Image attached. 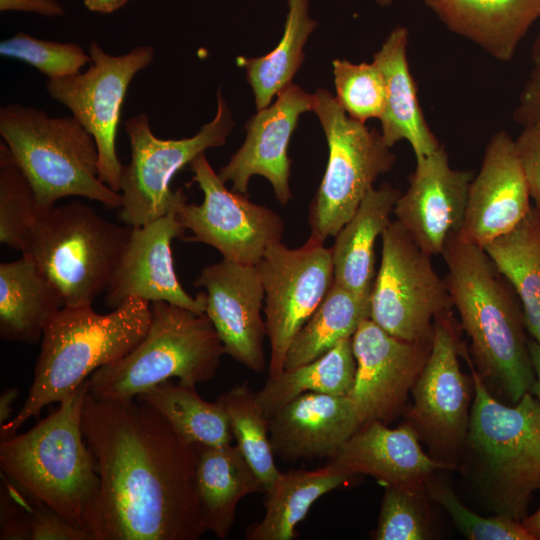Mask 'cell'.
I'll use <instances>...</instances> for the list:
<instances>
[{
  "label": "cell",
  "mask_w": 540,
  "mask_h": 540,
  "mask_svg": "<svg viewBox=\"0 0 540 540\" xmlns=\"http://www.w3.org/2000/svg\"><path fill=\"white\" fill-rule=\"evenodd\" d=\"M81 425L99 479L83 517L91 540H197L205 533L198 445L137 399L88 392Z\"/></svg>",
  "instance_id": "6da1fadb"
},
{
  "label": "cell",
  "mask_w": 540,
  "mask_h": 540,
  "mask_svg": "<svg viewBox=\"0 0 540 540\" xmlns=\"http://www.w3.org/2000/svg\"><path fill=\"white\" fill-rule=\"evenodd\" d=\"M445 280L460 326L471 341L477 372L487 388L516 404L531 392L535 373L522 307L485 249L449 237L442 253Z\"/></svg>",
  "instance_id": "7a4b0ae2"
},
{
  "label": "cell",
  "mask_w": 540,
  "mask_h": 540,
  "mask_svg": "<svg viewBox=\"0 0 540 540\" xmlns=\"http://www.w3.org/2000/svg\"><path fill=\"white\" fill-rule=\"evenodd\" d=\"M151 316V303L140 298H129L106 314L96 313L92 305L60 308L44 328L28 396L17 415L0 426V439L15 435L94 371L130 353L145 336Z\"/></svg>",
  "instance_id": "3957f363"
},
{
  "label": "cell",
  "mask_w": 540,
  "mask_h": 540,
  "mask_svg": "<svg viewBox=\"0 0 540 540\" xmlns=\"http://www.w3.org/2000/svg\"><path fill=\"white\" fill-rule=\"evenodd\" d=\"M474 398L463 448L472 474L495 515L522 522L540 490V405L527 392L511 406L487 388L464 351Z\"/></svg>",
  "instance_id": "277c9868"
},
{
  "label": "cell",
  "mask_w": 540,
  "mask_h": 540,
  "mask_svg": "<svg viewBox=\"0 0 540 540\" xmlns=\"http://www.w3.org/2000/svg\"><path fill=\"white\" fill-rule=\"evenodd\" d=\"M88 390L87 379L59 402L57 410L29 431L0 442L2 474L32 498L82 528L84 513L99 485L81 425Z\"/></svg>",
  "instance_id": "5b68a950"
},
{
  "label": "cell",
  "mask_w": 540,
  "mask_h": 540,
  "mask_svg": "<svg viewBox=\"0 0 540 540\" xmlns=\"http://www.w3.org/2000/svg\"><path fill=\"white\" fill-rule=\"evenodd\" d=\"M0 135L29 179L41 211L68 196L120 208L121 193L99 178L95 139L73 116L51 117L35 107L9 104L0 109Z\"/></svg>",
  "instance_id": "8992f818"
},
{
  "label": "cell",
  "mask_w": 540,
  "mask_h": 540,
  "mask_svg": "<svg viewBox=\"0 0 540 540\" xmlns=\"http://www.w3.org/2000/svg\"><path fill=\"white\" fill-rule=\"evenodd\" d=\"M151 313L139 344L119 361L90 375V395L131 400L171 378L196 386L215 376L226 353L206 313L164 301L152 302Z\"/></svg>",
  "instance_id": "52a82bcc"
},
{
  "label": "cell",
  "mask_w": 540,
  "mask_h": 540,
  "mask_svg": "<svg viewBox=\"0 0 540 540\" xmlns=\"http://www.w3.org/2000/svg\"><path fill=\"white\" fill-rule=\"evenodd\" d=\"M131 231L74 200L40 211L21 253L33 258L64 306H87L106 292Z\"/></svg>",
  "instance_id": "ba28073f"
},
{
  "label": "cell",
  "mask_w": 540,
  "mask_h": 540,
  "mask_svg": "<svg viewBox=\"0 0 540 540\" xmlns=\"http://www.w3.org/2000/svg\"><path fill=\"white\" fill-rule=\"evenodd\" d=\"M312 111L323 128L328 162L310 203L309 240L324 244L351 219L379 176L396 160L381 135L351 118L328 90L313 94Z\"/></svg>",
  "instance_id": "9c48e42d"
},
{
  "label": "cell",
  "mask_w": 540,
  "mask_h": 540,
  "mask_svg": "<svg viewBox=\"0 0 540 540\" xmlns=\"http://www.w3.org/2000/svg\"><path fill=\"white\" fill-rule=\"evenodd\" d=\"M233 126L221 90L217 92L215 117L189 138L160 139L153 134L147 115L130 117L125 130L131 158L122 169L119 219L138 227L176 211L187 197L182 189H171L174 175L207 149L223 146Z\"/></svg>",
  "instance_id": "30bf717a"
},
{
  "label": "cell",
  "mask_w": 540,
  "mask_h": 540,
  "mask_svg": "<svg viewBox=\"0 0 540 540\" xmlns=\"http://www.w3.org/2000/svg\"><path fill=\"white\" fill-rule=\"evenodd\" d=\"M381 238V262L370 293V319L402 340H431L435 317L453 306L445 280L437 274L431 256L397 220Z\"/></svg>",
  "instance_id": "8fae6325"
},
{
  "label": "cell",
  "mask_w": 540,
  "mask_h": 540,
  "mask_svg": "<svg viewBox=\"0 0 540 540\" xmlns=\"http://www.w3.org/2000/svg\"><path fill=\"white\" fill-rule=\"evenodd\" d=\"M154 54L153 46L146 45L111 55L91 42V65L84 73L49 79L46 84L48 94L68 107L95 139L99 178L116 192L121 189L123 169L116 151L121 107L130 82L152 62Z\"/></svg>",
  "instance_id": "7c38bea8"
},
{
  "label": "cell",
  "mask_w": 540,
  "mask_h": 540,
  "mask_svg": "<svg viewBox=\"0 0 540 540\" xmlns=\"http://www.w3.org/2000/svg\"><path fill=\"white\" fill-rule=\"evenodd\" d=\"M458 326L451 310L435 317L431 350L406 412L407 422L430 447L432 456L455 466L470 419L468 379L459 364L465 346Z\"/></svg>",
  "instance_id": "4fadbf2b"
},
{
  "label": "cell",
  "mask_w": 540,
  "mask_h": 540,
  "mask_svg": "<svg viewBox=\"0 0 540 540\" xmlns=\"http://www.w3.org/2000/svg\"><path fill=\"white\" fill-rule=\"evenodd\" d=\"M190 167L203 201L185 202L176 209L179 222L192 233L183 240L207 244L224 259L257 265L272 244L281 242L285 231L282 218L251 202L247 195L227 189L204 153Z\"/></svg>",
  "instance_id": "5bb4252c"
},
{
  "label": "cell",
  "mask_w": 540,
  "mask_h": 540,
  "mask_svg": "<svg viewBox=\"0 0 540 540\" xmlns=\"http://www.w3.org/2000/svg\"><path fill=\"white\" fill-rule=\"evenodd\" d=\"M264 287L269 377L283 371L289 347L334 283L331 248L307 239L290 249L272 244L256 265Z\"/></svg>",
  "instance_id": "9a60e30c"
},
{
  "label": "cell",
  "mask_w": 540,
  "mask_h": 540,
  "mask_svg": "<svg viewBox=\"0 0 540 540\" xmlns=\"http://www.w3.org/2000/svg\"><path fill=\"white\" fill-rule=\"evenodd\" d=\"M431 340L397 338L370 318L352 336L357 370L350 393L361 426L393 420L404 408L431 350Z\"/></svg>",
  "instance_id": "2e32d148"
},
{
  "label": "cell",
  "mask_w": 540,
  "mask_h": 540,
  "mask_svg": "<svg viewBox=\"0 0 540 540\" xmlns=\"http://www.w3.org/2000/svg\"><path fill=\"white\" fill-rule=\"evenodd\" d=\"M194 286L205 289V313L225 353L249 370L263 372L267 335L261 310L265 293L257 266L223 258L204 267Z\"/></svg>",
  "instance_id": "e0dca14e"
},
{
  "label": "cell",
  "mask_w": 540,
  "mask_h": 540,
  "mask_svg": "<svg viewBox=\"0 0 540 540\" xmlns=\"http://www.w3.org/2000/svg\"><path fill=\"white\" fill-rule=\"evenodd\" d=\"M473 177V171L451 167L442 145L416 160L393 214L427 255H442L449 237L459 233Z\"/></svg>",
  "instance_id": "ac0fdd59"
},
{
  "label": "cell",
  "mask_w": 540,
  "mask_h": 540,
  "mask_svg": "<svg viewBox=\"0 0 540 540\" xmlns=\"http://www.w3.org/2000/svg\"><path fill=\"white\" fill-rule=\"evenodd\" d=\"M185 228L176 211L148 224L132 227L125 249L105 292V302L116 308L129 298L150 303L164 301L205 313L206 294L189 295L174 268L171 243L183 239Z\"/></svg>",
  "instance_id": "d6986e66"
},
{
  "label": "cell",
  "mask_w": 540,
  "mask_h": 540,
  "mask_svg": "<svg viewBox=\"0 0 540 540\" xmlns=\"http://www.w3.org/2000/svg\"><path fill=\"white\" fill-rule=\"evenodd\" d=\"M514 139L505 130L489 139L479 172L470 183L462 227L458 235L484 248L511 232L532 205Z\"/></svg>",
  "instance_id": "ffe728a7"
},
{
  "label": "cell",
  "mask_w": 540,
  "mask_h": 540,
  "mask_svg": "<svg viewBox=\"0 0 540 540\" xmlns=\"http://www.w3.org/2000/svg\"><path fill=\"white\" fill-rule=\"evenodd\" d=\"M313 94L290 84L270 106L257 110L245 125L246 137L218 175L232 190L248 194L250 178L263 176L272 185L276 199L286 205L292 199L289 186L291 160L288 145L301 114L312 111Z\"/></svg>",
  "instance_id": "44dd1931"
},
{
  "label": "cell",
  "mask_w": 540,
  "mask_h": 540,
  "mask_svg": "<svg viewBox=\"0 0 540 540\" xmlns=\"http://www.w3.org/2000/svg\"><path fill=\"white\" fill-rule=\"evenodd\" d=\"M415 429L408 423L391 429L374 421L362 425L335 453L326 467L348 477L364 474L385 487L426 497L434 474L457 466L426 454Z\"/></svg>",
  "instance_id": "7402d4cb"
},
{
  "label": "cell",
  "mask_w": 540,
  "mask_h": 540,
  "mask_svg": "<svg viewBox=\"0 0 540 540\" xmlns=\"http://www.w3.org/2000/svg\"><path fill=\"white\" fill-rule=\"evenodd\" d=\"M361 427L350 396L304 393L269 419L274 454L283 460L333 457Z\"/></svg>",
  "instance_id": "603a6c76"
},
{
  "label": "cell",
  "mask_w": 540,
  "mask_h": 540,
  "mask_svg": "<svg viewBox=\"0 0 540 540\" xmlns=\"http://www.w3.org/2000/svg\"><path fill=\"white\" fill-rule=\"evenodd\" d=\"M451 32L499 61H510L533 23L540 0H421Z\"/></svg>",
  "instance_id": "cb8c5ba5"
},
{
  "label": "cell",
  "mask_w": 540,
  "mask_h": 540,
  "mask_svg": "<svg viewBox=\"0 0 540 540\" xmlns=\"http://www.w3.org/2000/svg\"><path fill=\"white\" fill-rule=\"evenodd\" d=\"M408 42V29L395 27L373 55V62L384 76L387 91L385 109L379 119L381 135L390 148L406 140L419 160L436 151L441 144L429 128L419 104L416 82L407 58Z\"/></svg>",
  "instance_id": "d4e9b609"
},
{
  "label": "cell",
  "mask_w": 540,
  "mask_h": 540,
  "mask_svg": "<svg viewBox=\"0 0 540 540\" xmlns=\"http://www.w3.org/2000/svg\"><path fill=\"white\" fill-rule=\"evenodd\" d=\"M401 192L388 183L373 188L331 247L334 283L360 294L371 293L375 279V243L391 223Z\"/></svg>",
  "instance_id": "484cf974"
},
{
  "label": "cell",
  "mask_w": 540,
  "mask_h": 540,
  "mask_svg": "<svg viewBox=\"0 0 540 540\" xmlns=\"http://www.w3.org/2000/svg\"><path fill=\"white\" fill-rule=\"evenodd\" d=\"M197 490L205 532L226 538L245 496L265 491L237 445H198Z\"/></svg>",
  "instance_id": "4316f807"
},
{
  "label": "cell",
  "mask_w": 540,
  "mask_h": 540,
  "mask_svg": "<svg viewBox=\"0 0 540 540\" xmlns=\"http://www.w3.org/2000/svg\"><path fill=\"white\" fill-rule=\"evenodd\" d=\"M21 254L17 260L0 264V336L6 341L33 345L64 305L33 258Z\"/></svg>",
  "instance_id": "83f0119b"
},
{
  "label": "cell",
  "mask_w": 540,
  "mask_h": 540,
  "mask_svg": "<svg viewBox=\"0 0 540 540\" xmlns=\"http://www.w3.org/2000/svg\"><path fill=\"white\" fill-rule=\"evenodd\" d=\"M484 249L518 296L530 338L540 343V207Z\"/></svg>",
  "instance_id": "f1b7e54d"
},
{
  "label": "cell",
  "mask_w": 540,
  "mask_h": 540,
  "mask_svg": "<svg viewBox=\"0 0 540 540\" xmlns=\"http://www.w3.org/2000/svg\"><path fill=\"white\" fill-rule=\"evenodd\" d=\"M348 476L330 471L326 466L316 470L280 472L273 486L266 490L265 514L248 528V540H290L296 537V526L323 495L342 486Z\"/></svg>",
  "instance_id": "f546056e"
},
{
  "label": "cell",
  "mask_w": 540,
  "mask_h": 540,
  "mask_svg": "<svg viewBox=\"0 0 540 540\" xmlns=\"http://www.w3.org/2000/svg\"><path fill=\"white\" fill-rule=\"evenodd\" d=\"M136 399L156 410L185 441L203 446H223L234 440L227 411L218 398L204 400L194 385L161 382Z\"/></svg>",
  "instance_id": "4dcf8cb0"
},
{
  "label": "cell",
  "mask_w": 540,
  "mask_h": 540,
  "mask_svg": "<svg viewBox=\"0 0 540 540\" xmlns=\"http://www.w3.org/2000/svg\"><path fill=\"white\" fill-rule=\"evenodd\" d=\"M357 364L352 338L340 341L332 349L278 377H268L257 399L270 419L278 410L304 393L349 396L355 384Z\"/></svg>",
  "instance_id": "1f68e13d"
},
{
  "label": "cell",
  "mask_w": 540,
  "mask_h": 540,
  "mask_svg": "<svg viewBox=\"0 0 540 540\" xmlns=\"http://www.w3.org/2000/svg\"><path fill=\"white\" fill-rule=\"evenodd\" d=\"M370 318V293L360 294L336 283L293 339L284 370L320 357L340 341L352 338Z\"/></svg>",
  "instance_id": "d6a6232c"
},
{
  "label": "cell",
  "mask_w": 540,
  "mask_h": 540,
  "mask_svg": "<svg viewBox=\"0 0 540 540\" xmlns=\"http://www.w3.org/2000/svg\"><path fill=\"white\" fill-rule=\"evenodd\" d=\"M283 35L277 46L261 57H241L257 110L269 106L274 96L292 83L304 60V46L317 26L309 13L310 0H287Z\"/></svg>",
  "instance_id": "836d02e7"
},
{
  "label": "cell",
  "mask_w": 540,
  "mask_h": 540,
  "mask_svg": "<svg viewBox=\"0 0 540 540\" xmlns=\"http://www.w3.org/2000/svg\"><path fill=\"white\" fill-rule=\"evenodd\" d=\"M219 399L229 416L236 445L262 481L264 490L270 489L280 471L273 457L269 418L265 415L256 392H253L245 381L222 394Z\"/></svg>",
  "instance_id": "e575fe53"
},
{
  "label": "cell",
  "mask_w": 540,
  "mask_h": 540,
  "mask_svg": "<svg viewBox=\"0 0 540 540\" xmlns=\"http://www.w3.org/2000/svg\"><path fill=\"white\" fill-rule=\"evenodd\" d=\"M41 208L10 149L0 141V242L22 252Z\"/></svg>",
  "instance_id": "d590c367"
},
{
  "label": "cell",
  "mask_w": 540,
  "mask_h": 540,
  "mask_svg": "<svg viewBox=\"0 0 540 540\" xmlns=\"http://www.w3.org/2000/svg\"><path fill=\"white\" fill-rule=\"evenodd\" d=\"M336 99L353 119L365 123L380 119L386 105V83L378 66L352 63L346 59L332 61Z\"/></svg>",
  "instance_id": "8d00e7d4"
},
{
  "label": "cell",
  "mask_w": 540,
  "mask_h": 540,
  "mask_svg": "<svg viewBox=\"0 0 540 540\" xmlns=\"http://www.w3.org/2000/svg\"><path fill=\"white\" fill-rule=\"evenodd\" d=\"M426 497L442 506L469 540H535L522 522L495 515L484 517L467 508L445 482L430 479Z\"/></svg>",
  "instance_id": "74e56055"
},
{
  "label": "cell",
  "mask_w": 540,
  "mask_h": 540,
  "mask_svg": "<svg viewBox=\"0 0 540 540\" xmlns=\"http://www.w3.org/2000/svg\"><path fill=\"white\" fill-rule=\"evenodd\" d=\"M0 54L30 64L49 79L80 73L91 61L76 43L41 40L23 32L1 41Z\"/></svg>",
  "instance_id": "f35d334b"
},
{
  "label": "cell",
  "mask_w": 540,
  "mask_h": 540,
  "mask_svg": "<svg viewBox=\"0 0 540 540\" xmlns=\"http://www.w3.org/2000/svg\"><path fill=\"white\" fill-rule=\"evenodd\" d=\"M425 496L386 487L375 540H424L429 536L422 501Z\"/></svg>",
  "instance_id": "ab89813d"
},
{
  "label": "cell",
  "mask_w": 540,
  "mask_h": 540,
  "mask_svg": "<svg viewBox=\"0 0 540 540\" xmlns=\"http://www.w3.org/2000/svg\"><path fill=\"white\" fill-rule=\"evenodd\" d=\"M29 498V540H91L89 533L62 518L53 510Z\"/></svg>",
  "instance_id": "60d3db41"
},
{
  "label": "cell",
  "mask_w": 540,
  "mask_h": 540,
  "mask_svg": "<svg viewBox=\"0 0 540 540\" xmlns=\"http://www.w3.org/2000/svg\"><path fill=\"white\" fill-rule=\"evenodd\" d=\"M514 139L515 149L527 180L531 199L540 207V122L522 127Z\"/></svg>",
  "instance_id": "b9f144b4"
},
{
  "label": "cell",
  "mask_w": 540,
  "mask_h": 540,
  "mask_svg": "<svg viewBox=\"0 0 540 540\" xmlns=\"http://www.w3.org/2000/svg\"><path fill=\"white\" fill-rule=\"evenodd\" d=\"M532 68L519 94L512 118L522 127L540 122V34L531 49Z\"/></svg>",
  "instance_id": "7bdbcfd3"
},
{
  "label": "cell",
  "mask_w": 540,
  "mask_h": 540,
  "mask_svg": "<svg viewBox=\"0 0 540 540\" xmlns=\"http://www.w3.org/2000/svg\"><path fill=\"white\" fill-rule=\"evenodd\" d=\"M1 11L33 12L44 16H60L65 11L56 0H0Z\"/></svg>",
  "instance_id": "ee69618b"
},
{
  "label": "cell",
  "mask_w": 540,
  "mask_h": 540,
  "mask_svg": "<svg viewBox=\"0 0 540 540\" xmlns=\"http://www.w3.org/2000/svg\"><path fill=\"white\" fill-rule=\"evenodd\" d=\"M529 352L531 356V361L535 373V383L533 386L532 393L537 398L540 405V343L536 342L534 339H528Z\"/></svg>",
  "instance_id": "f6af8a7d"
},
{
  "label": "cell",
  "mask_w": 540,
  "mask_h": 540,
  "mask_svg": "<svg viewBox=\"0 0 540 540\" xmlns=\"http://www.w3.org/2000/svg\"><path fill=\"white\" fill-rule=\"evenodd\" d=\"M128 0H84L85 7L96 13L109 14L123 7Z\"/></svg>",
  "instance_id": "bcb514c9"
},
{
  "label": "cell",
  "mask_w": 540,
  "mask_h": 540,
  "mask_svg": "<svg viewBox=\"0 0 540 540\" xmlns=\"http://www.w3.org/2000/svg\"><path fill=\"white\" fill-rule=\"evenodd\" d=\"M18 390L9 388L2 392L0 396V426L6 424L12 414V404L18 397Z\"/></svg>",
  "instance_id": "7dc6e473"
},
{
  "label": "cell",
  "mask_w": 540,
  "mask_h": 540,
  "mask_svg": "<svg viewBox=\"0 0 540 540\" xmlns=\"http://www.w3.org/2000/svg\"><path fill=\"white\" fill-rule=\"evenodd\" d=\"M522 524L535 540H540V508L533 514L526 516Z\"/></svg>",
  "instance_id": "c3c4849f"
},
{
  "label": "cell",
  "mask_w": 540,
  "mask_h": 540,
  "mask_svg": "<svg viewBox=\"0 0 540 540\" xmlns=\"http://www.w3.org/2000/svg\"><path fill=\"white\" fill-rule=\"evenodd\" d=\"M379 6L387 7L390 6L395 0H374Z\"/></svg>",
  "instance_id": "681fc988"
}]
</instances>
